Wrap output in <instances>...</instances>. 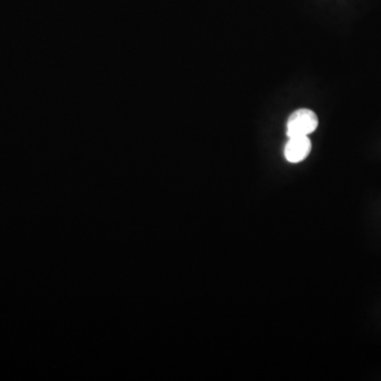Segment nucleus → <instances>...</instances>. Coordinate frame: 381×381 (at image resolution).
<instances>
[{
  "mask_svg": "<svg viewBox=\"0 0 381 381\" xmlns=\"http://www.w3.org/2000/svg\"><path fill=\"white\" fill-rule=\"evenodd\" d=\"M318 117L310 109H302L295 111L287 121V136L300 137L314 133L318 127Z\"/></svg>",
  "mask_w": 381,
  "mask_h": 381,
  "instance_id": "nucleus-1",
  "label": "nucleus"
},
{
  "mask_svg": "<svg viewBox=\"0 0 381 381\" xmlns=\"http://www.w3.org/2000/svg\"><path fill=\"white\" fill-rule=\"evenodd\" d=\"M310 151L311 141L307 136L291 137L285 145V158L289 162L299 163L307 158Z\"/></svg>",
  "mask_w": 381,
  "mask_h": 381,
  "instance_id": "nucleus-2",
  "label": "nucleus"
}]
</instances>
